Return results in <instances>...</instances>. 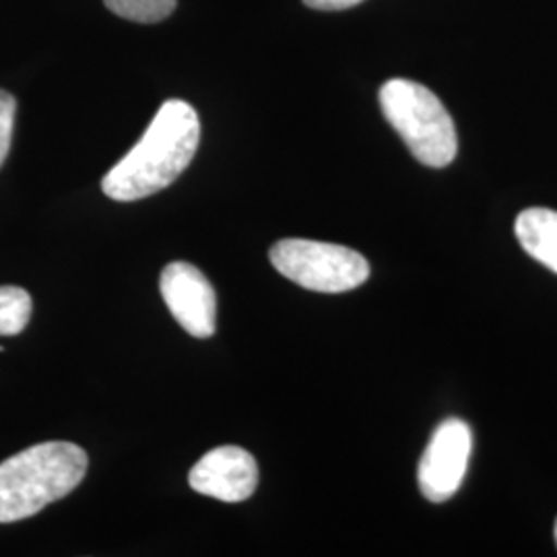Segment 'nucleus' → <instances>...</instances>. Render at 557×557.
I'll use <instances>...</instances> for the list:
<instances>
[{
	"instance_id": "obj_6",
	"label": "nucleus",
	"mask_w": 557,
	"mask_h": 557,
	"mask_svg": "<svg viewBox=\"0 0 557 557\" xmlns=\"http://www.w3.org/2000/svg\"><path fill=\"white\" fill-rule=\"evenodd\" d=\"M160 292L172 317L188 335L207 338L215 333L218 296L195 264H168L161 273Z\"/></svg>"
},
{
	"instance_id": "obj_1",
	"label": "nucleus",
	"mask_w": 557,
	"mask_h": 557,
	"mask_svg": "<svg viewBox=\"0 0 557 557\" xmlns=\"http://www.w3.org/2000/svg\"><path fill=\"white\" fill-rule=\"evenodd\" d=\"M199 140L197 110L186 101H165L139 143L101 180L103 195L131 202L160 193L195 160Z\"/></svg>"
},
{
	"instance_id": "obj_3",
	"label": "nucleus",
	"mask_w": 557,
	"mask_h": 557,
	"mask_svg": "<svg viewBox=\"0 0 557 557\" xmlns=\"http://www.w3.org/2000/svg\"><path fill=\"white\" fill-rule=\"evenodd\" d=\"M380 108L423 165L446 168L457 158L455 122L428 87L416 81H386L380 89Z\"/></svg>"
},
{
	"instance_id": "obj_2",
	"label": "nucleus",
	"mask_w": 557,
	"mask_h": 557,
	"mask_svg": "<svg viewBox=\"0 0 557 557\" xmlns=\"http://www.w3.org/2000/svg\"><path fill=\"white\" fill-rule=\"evenodd\" d=\"M89 458L71 442H44L0 462V522L34 517L69 496L87 473Z\"/></svg>"
},
{
	"instance_id": "obj_5",
	"label": "nucleus",
	"mask_w": 557,
	"mask_h": 557,
	"mask_svg": "<svg viewBox=\"0 0 557 557\" xmlns=\"http://www.w3.org/2000/svg\"><path fill=\"white\" fill-rule=\"evenodd\" d=\"M473 450L471 428L462 419H446L430 440L419 462V490L430 502L453 498L462 483Z\"/></svg>"
},
{
	"instance_id": "obj_12",
	"label": "nucleus",
	"mask_w": 557,
	"mask_h": 557,
	"mask_svg": "<svg viewBox=\"0 0 557 557\" xmlns=\"http://www.w3.org/2000/svg\"><path fill=\"white\" fill-rule=\"evenodd\" d=\"M363 0H304L306 7L317 9V11H343V9H351Z\"/></svg>"
},
{
	"instance_id": "obj_9",
	"label": "nucleus",
	"mask_w": 557,
	"mask_h": 557,
	"mask_svg": "<svg viewBox=\"0 0 557 557\" xmlns=\"http://www.w3.org/2000/svg\"><path fill=\"white\" fill-rule=\"evenodd\" d=\"M32 319V296L15 285L0 287V337H15Z\"/></svg>"
},
{
	"instance_id": "obj_13",
	"label": "nucleus",
	"mask_w": 557,
	"mask_h": 557,
	"mask_svg": "<svg viewBox=\"0 0 557 557\" xmlns=\"http://www.w3.org/2000/svg\"><path fill=\"white\" fill-rule=\"evenodd\" d=\"M556 543H557V520H556Z\"/></svg>"
},
{
	"instance_id": "obj_7",
	"label": "nucleus",
	"mask_w": 557,
	"mask_h": 557,
	"mask_svg": "<svg viewBox=\"0 0 557 557\" xmlns=\"http://www.w3.org/2000/svg\"><path fill=\"white\" fill-rule=\"evenodd\" d=\"M188 483L195 492L221 502H244L257 492V460L239 446H220L193 467Z\"/></svg>"
},
{
	"instance_id": "obj_8",
	"label": "nucleus",
	"mask_w": 557,
	"mask_h": 557,
	"mask_svg": "<svg viewBox=\"0 0 557 557\" xmlns=\"http://www.w3.org/2000/svg\"><path fill=\"white\" fill-rule=\"evenodd\" d=\"M515 232L527 255L557 273V211L527 209L518 215Z\"/></svg>"
},
{
	"instance_id": "obj_11",
	"label": "nucleus",
	"mask_w": 557,
	"mask_h": 557,
	"mask_svg": "<svg viewBox=\"0 0 557 557\" xmlns=\"http://www.w3.org/2000/svg\"><path fill=\"white\" fill-rule=\"evenodd\" d=\"M15 112H17V101L11 94L0 89V168L9 156V149H11Z\"/></svg>"
},
{
	"instance_id": "obj_4",
	"label": "nucleus",
	"mask_w": 557,
	"mask_h": 557,
	"mask_svg": "<svg viewBox=\"0 0 557 557\" xmlns=\"http://www.w3.org/2000/svg\"><path fill=\"white\" fill-rule=\"evenodd\" d=\"M269 259L283 277L320 294H343L370 277V264L359 252L314 239L277 242Z\"/></svg>"
},
{
	"instance_id": "obj_10",
	"label": "nucleus",
	"mask_w": 557,
	"mask_h": 557,
	"mask_svg": "<svg viewBox=\"0 0 557 557\" xmlns=\"http://www.w3.org/2000/svg\"><path fill=\"white\" fill-rule=\"evenodd\" d=\"M103 2L119 17L137 21V23H158V21L168 20L176 9V0H103Z\"/></svg>"
}]
</instances>
